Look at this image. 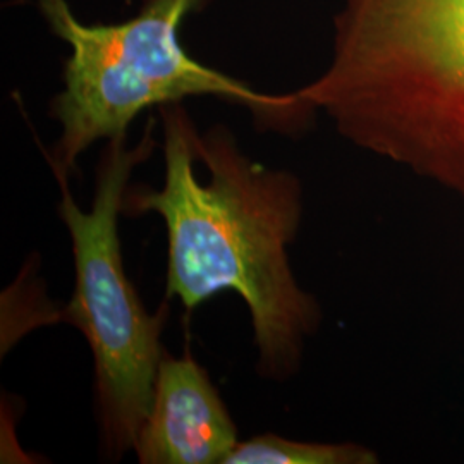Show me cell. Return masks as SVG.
<instances>
[{"label": "cell", "instance_id": "2", "mask_svg": "<svg viewBox=\"0 0 464 464\" xmlns=\"http://www.w3.org/2000/svg\"><path fill=\"white\" fill-rule=\"evenodd\" d=\"M296 93L353 145L464 201V0H344L329 66Z\"/></svg>", "mask_w": 464, "mask_h": 464}, {"label": "cell", "instance_id": "3", "mask_svg": "<svg viewBox=\"0 0 464 464\" xmlns=\"http://www.w3.org/2000/svg\"><path fill=\"white\" fill-rule=\"evenodd\" d=\"M203 2L147 0L131 19L86 24L67 0H36L50 30L71 49L64 90L50 103V116L63 128L50 155L53 172L69 176L95 141L122 138L143 111L188 97L243 105L256 124L282 133H295L310 122L316 112L296 92L266 95L188 53L179 28Z\"/></svg>", "mask_w": 464, "mask_h": 464}, {"label": "cell", "instance_id": "4", "mask_svg": "<svg viewBox=\"0 0 464 464\" xmlns=\"http://www.w3.org/2000/svg\"><path fill=\"white\" fill-rule=\"evenodd\" d=\"M153 147L151 126L133 149L126 147V136L109 140L90 212L71 197L66 174L53 172L61 186L59 216L71 236L76 270L63 320L83 332L92 349L102 446L112 459L136 446L164 358L160 334L166 310L155 315L145 310L126 276L119 239V214L130 178Z\"/></svg>", "mask_w": 464, "mask_h": 464}, {"label": "cell", "instance_id": "1", "mask_svg": "<svg viewBox=\"0 0 464 464\" xmlns=\"http://www.w3.org/2000/svg\"><path fill=\"white\" fill-rule=\"evenodd\" d=\"M166 179L128 189L126 214H157L167 231V298L188 310L236 293L251 315L256 372L285 381L298 372L306 337L322 322L316 299L299 287L287 248L298 236V178L245 155L226 126L205 133L179 103L160 107Z\"/></svg>", "mask_w": 464, "mask_h": 464}, {"label": "cell", "instance_id": "5", "mask_svg": "<svg viewBox=\"0 0 464 464\" xmlns=\"http://www.w3.org/2000/svg\"><path fill=\"white\" fill-rule=\"evenodd\" d=\"M237 430L205 368L184 353L164 358L134 452L141 464H224Z\"/></svg>", "mask_w": 464, "mask_h": 464}, {"label": "cell", "instance_id": "6", "mask_svg": "<svg viewBox=\"0 0 464 464\" xmlns=\"http://www.w3.org/2000/svg\"><path fill=\"white\" fill-rule=\"evenodd\" d=\"M379 456L360 444L299 442L264 433L237 442L224 464H375Z\"/></svg>", "mask_w": 464, "mask_h": 464}]
</instances>
